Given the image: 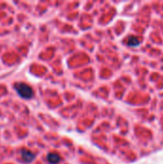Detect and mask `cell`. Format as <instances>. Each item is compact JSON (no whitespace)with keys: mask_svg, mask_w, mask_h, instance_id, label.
I'll return each mask as SVG.
<instances>
[{"mask_svg":"<svg viewBox=\"0 0 163 164\" xmlns=\"http://www.w3.org/2000/svg\"><path fill=\"white\" fill-rule=\"evenodd\" d=\"M14 88L22 98L30 99L31 97L33 96V89L26 84L17 83V84H14Z\"/></svg>","mask_w":163,"mask_h":164,"instance_id":"6da1fadb","label":"cell"},{"mask_svg":"<svg viewBox=\"0 0 163 164\" xmlns=\"http://www.w3.org/2000/svg\"><path fill=\"white\" fill-rule=\"evenodd\" d=\"M21 157H22V159L25 162H31L35 158V154L31 151L24 149V150L21 151Z\"/></svg>","mask_w":163,"mask_h":164,"instance_id":"7a4b0ae2","label":"cell"},{"mask_svg":"<svg viewBox=\"0 0 163 164\" xmlns=\"http://www.w3.org/2000/svg\"><path fill=\"white\" fill-rule=\"evenodd\" d=\"M47 160L49 163L51 164H57L60 162V158L58 154H55V153H50L48 155H47Z\"/></svg>","mask_w":163,"mask_h":164,"instance_id":"3957f363","label":"cell"},{"mask_svg":"<svg viewBox=\"0 0 163 164\" xmlns=\"http://www.w3.org/2000/svg\"><path fill=\"white\" fill-rule=\"evenodd\" d=\"M139 43H140V41H138V38H136L134 37H130L128 41V44L130 46H137Z\"/></svg>","mask_w":163,"mask_h":164,"instance_id":"277c9868","label":"cell"}]
</instances>
